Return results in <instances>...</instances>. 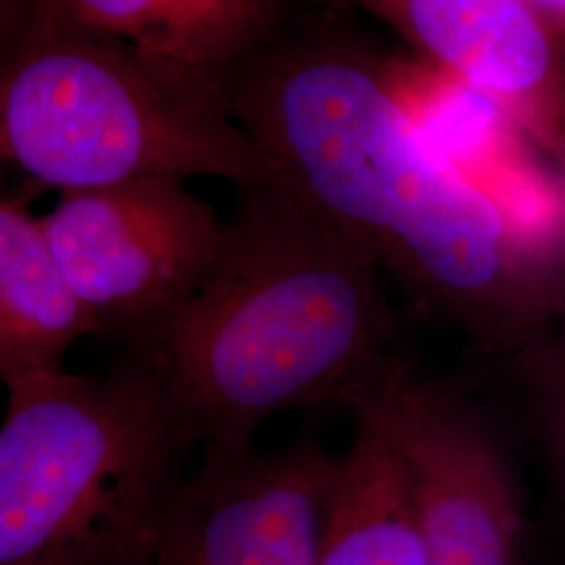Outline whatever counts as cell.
Returning a JSON list of instances; mask_svg holds the SVG:
<instances>
[{
	"mask_svg": "<svg viewBox=\"0 0 565 565\" xmlns=\"http://www.w3.org/2000/svg\"><path fill=\"white\" fill-rule=\"evenodd\" d=\"M221 88L289 186L425 312L497 359L555 329L564 245L511 218L427 142L356 13L298 0Z\"/></svg>",
	"mask_w": 565,
	"mask_h": 565,
	"instance_id": "1",
	"label": "cell"
},
{
	"mask_svg": "<svg viewBox=\"0 0 565 565\" xmlns=\"http://www.w3.org/2000/svg\"><path fill=\"white\" fill-rule=\"evenodd\" d=\"M237 189L210 277L126 350L158 371L202 459L256 448L275 415L343 406L396 335L380 268L356 243L285 184Z\"/></svg>",
	"mask_w": 565,
	"mask_h": 565,
	"instance_id": "2",
	"label": "cell"
},
{
	"mask_svg": "<svg viewBox=\"0 0 565 565\" xmlns=\"http://www.w3.org/2000/svg\"><path fill=\"white\" fill-rule=\"evenodd\" d=\"M0 147L60 193L145 179L289 186L218 84L34 7L2 60Z\"/></svg>",
	"mask_w": 565,
	"mask_h": 565,
	"instance_id": "3",
	"label": "cell"
},
{
	"mask_svg": "<svg viewBox=\"0 0 565 565\" xmlns=\"http://www.w3.org/2000/svg\"><path fill=\"white\" fill-rule=\"evenodd\" d=\"M191 448L158 371L126 352L7 387L0 565L149 564Z\"/></svg>",
	"mask_w": 565,
	"mask_h": 565,
	"instance_id": "4",
	"label": "cell"
},
{
	"mask_svg": "<svg viewBox=\"0 0 565 565\" xmlns=\"http://www.w3.org/2000/svg\"><path fill=\"white\" fill-rule=\"evenodd\" d=\"M375 425L413 490L427 565H518L520 469L503 425L461 387L392 352L343 404Z\"/></svg>",
	"mask_w": 565,
	"mask_h": 565,
	"instance_id": "5",
	"label": "cell"
},
{
	"mask_svg": "<svg viewBox=\"0 0 565 565\" xmlns=\"http://www.w3.org/2000/svg\"><path fill=\"white\" fill-rule=\"evenodd\" d=\"M41 226L102 338L124 352L195 296L226 242L216 207L170 179L60 193Z\"/></svg>",
	"mask_w": 565,
	"mask_h": 565,
	"instance_id": "6",
	"label": "cell"
},
{
	"mask_svg": "<svg viewBox=\"0 0 565 565\" xmlns=\"http://www.w3.org/2000/svg\"><path fill=\"white\" fill-rule=\"evenodd\" d=\"M340 457L303 438L202 459L168 499L147 565H317Z\"/></svg>",
	"mask_w": 565,
	"mask_h": 565,
	"instance_id": "7",
	"label": "cell"
},
{
	"mask_svg": "<svg viewBox=\"0 0 565 565\" xmlns=\"http://www.w3.org/2000/svg\"><path fill=\"white\" fill-rule=\"evenodd\" d=\"M484 90L565 168V36L525 0H319Z\"/></svg>",
	"mask_w": 565,
	"mask_h": 565,
	"instance_id": "8",
	"label": "cell"
},
{
	"mask_svg": "<svg viewBox=\"0 0 565 565\" xmlns=\"http://www.w3.org/2000/svg\"><path fill=\"white\" fill-rule=\"evenodd\" d=\"M298 0H32L53 20L126 42L218 84L270 41Z\"/></svg>",
	"mask_w": 565,
	"mask_h": 565,
	"instance_id": "9",
	"label": "cell"
},
{
	"mask_svg": "<svg viewBox=\"0 0 565 565\" xmlns=\"http://www.w3.org/2000/svg\"><path fill=\"white\" fill-rule=\"evenodd\" d=\"M102 324L63 275L23 198L0 203V380L4 387L60 373L67 352Z\"/></svg>",
	"mask_w": 565,
	"mask_h": 565,
	"instance_id": "10",
	"label": "cell"
},
{
	"mask_svg": "<svg viewBox=\"0 0 565 565\" xmlns=\"http://www.w3.org/2000/svg\"><path fill=\"white\" fill-rule=\"evenodd\" d=\"M317 565H427L413 490L384 436L352 415Z\"/></svg>",
	"mask_w": 565,
	"mask_h": 565,
	"instance_id": "11",
	"label": "cell"
},
{
	"mask_svg": "<svg viewBox=\"0 0 565 565\" xmlns=\"http://www.w3.org/2000/svg\"><path fill=\"white\" fill-rule=\"evenodd\" d=\"M518 394L520 422L565 518V350L546 333L503 359Z\"/></svg>",
	"mask_w": 565,
	"mask_h": 565,
	"instance_id": "12",
	"label": "cell"
},
{
	"mask_svg": "<svg viewBox=\"0 0 565 565\" xmlns=\"http://www.w3.org/2000/svg\"><path fill=\"white\" fill-rule=\"evenodd\" d=\"M525 2L565 36V0H525Z\"/></svg>",
	"mask_w": 565,
	"mask_h": 565,
	"instance_id": "13",
	"label": "cell"
},
{
	"mask_svg": "<svg viewBox=\"0 0 565 565\" xmlns=\"http://www.w3.org/2000/svg\"><path fill=\"white\" fill-rule=\"evenodd\" d=\"M551 333H557V335H562V338H565V310L564 315L559 317V321H557V324H555V329H553Z\"/></svg>",
	"mask_w": 565,
	"mask_h": 565,
	"instance_id": "14",
	"label": "cell"
},
{
	"mask_svg": "<svg viewBox=\"0 0 565 565\" xmlns=\"http://www.w3.org/2000/svg\"><path fill=\"white\" fill-rule=\"evenodd\" d=\"M551 335H553V338H555V340L559 342V345H562V348H564L565 350V338H562V335H557V333H551Z\"/></svg>",
	"mask_w": 565,
	"mask_h": 565,
	"instance_id": "15",
	"label": "cell"
}]
</instances>
